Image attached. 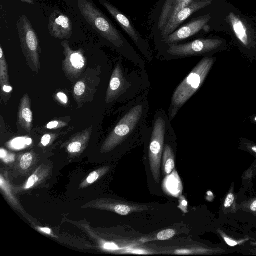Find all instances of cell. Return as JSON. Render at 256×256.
Returning <instances> with one entry per match:
<instances>
[{
    "label": "cell",
    "instance_id": "74e56055",
    "mask_svg": "<svg viewBox=\"0 0 256 256\" xmlns=\"http://www.w3.org/2000/svg\"></svg>",
    "mask_w": 256,
    "mask_h": 256
},
{
    "label": "cell",
    "instance_id": "cb8c5ba5",
    "mask_svg": "<svg viewBox=\"0 0 256 256\" xmlns=\"http://www.w3.org/2000/svg\"><path fill=\"white\" fill-rule=\"evenodd\" d=\"M67 126V124L60 120H52L49 122L46 126V128L48 129H56Z\"/></svg>",
    "mask_w": 256,
    "mask_h": 256
},
{
    "label": "cell",
    "instance_id": "3957f363",
    "mask_svg": "<svg viewBox=\"0 0 256 256\" xmlns=\"http://www.w3.org/2000/svg\"><path fill=\"white\" fill-rule=\"evenodd\" d=\"M216 60L212 56H204L176 88L168 110V116L170 122L201 87Z\"/></svg>",
    "mask_w": 256,
    "mask_h": 256
},
{
    "label": "cell",
    "instance_id": "83f0119b",
    "mask_svg": "<svg viewBox=\"0 0 256 256\" xmlns=\"http://www.w3.org/2000/svg\"><path fill=\"white\" fill-rule=\"evenodd\" d=\"M100 175L96 171L91 172L86 178V182L88 184H92L99 178Z\"/></svg>",
    "mask_w": 256,
    "mask_h": 256
},
{
    "label": "cell",
    "instance_id": "4316f807",
    "mask_svg": "<svg viewBox=\"0 0 256 256\" xmlns=\"http://www.w3.org/2000/svg\"><path fill=\"white\" fill-rule=\"evenodd\" d=\"M56 98L62 104H67L68 102V99L67 96L62 92H58L56 94Z\"/></svg>",
    "mask_w": 256,
    "mask_h": 256
},
{
    "label": "cell",
    "instance_id": "d4e9b609",
    "mask_svg": "<svg viewBox=\"0 0 256 256\" xmlns=\"http://www.w3.org/2000/svg\"><path fill=\"white\" fill-rule=\"evenodd\" d=\"M179 206L178 207L184 213L188 212V202L184 196H180L179 197Z\"/></svg>",
    "mask_w": 256,
    "mask_h": 256
},
{
    "label": "cell",
    "instance_id": "277c9868",
    "mask_svg": "<svg viewBox=\"0 0 256 256\" xmlns=\"http://www.w3.org/2000/svg\"><path fill=\"white\" fill-rule=\"evenodd\" d=\"M168 114L160 108L157 110L150 126H147L150 134L148 158L150 172L154 182L160 180V169L167 133L172 126Z\"/></svg>",
    "mask_w": 256,
    "mask_h": 256
},
{
    "label": "cell",
    "instance_id": "7402d4cb",
    "mask_svg": "<svg viewBox=\"0 0 256 256\" xmlns=\"http://www.w3.org/2000/svg\"><path fill=\"white\" fill-rule=\"evenodd\" d=\"M136 246L120 250V254H154V252L148 250L147 248H135Z\"/></svg>",
    "mask_w": 256,
    "mask_h": 256
},
{
    "label": "cell",
    "instance_id": "ffe728a7",
    "mask_svg": "<svg viewBox=\"0 0 256 256\" xmlns=\"http://www.w3.org/2000/svg\"><path fill=\"white\" fill-rule=\"evenodd\" d=\"M0 84L1 88L4 86H10L8 66L1 46H0Z\"/></svg>",
    "mask_w": 256,
    "mask_h": 256
},
{
    "label": "cell",
    "instance_id": "603a6c76",
    "mask_svg": "<svg viewBox=\"0 0 256 256\" xmlns=\"http://www.w3.org/2000/svg\"><path fill=\"white\" fill-rule=\"evenodd\" d=\"M33 159V156L30 152L24 154L21 158L20 166L22 170H27L30 166Z\"/></svg>",
    "mask_w": 256,
    "mask_h": 256
},
{
    "label": "cell",
    "instance_id": "7a4b0ae2",
    "mask_svg": "<svg viewBox=\"0 0 256 256\" xmlns=\"http://www.w3.org/2000/svg\"><path fill=\"white\" fill-rule=\"evenodd\" d=\"M80 13L88 24L101 36L108 40L123 56L140 68H144L142 60L126 46L128 43L106 15L90 0H78Z\"/></svg>",
    "mask_w": 256,
    "mask_h": 256
},
{
    "label": "cell",
    "instance_id": "d590c367",
    "mask_svg": "<svg viewBox=\"0 0 256 256\" xmlns=\"http://www.w3.org/2000/svg\"><path fill=\"white\" fill-rule=\"evenodd\" d=\"M252 150L256 153V146H253L251 148Z\"/></svg>",
    "mask_w": 256,
    "mask_h": 256
},
{
    "label": "cell",
    "instance_id": "836d02e7",
    "mask_svg": "<svg viewBox=\"0 0 256 256\" xmlns=\"http://www.w3.org/2000/svg\"><path fill=\"white\" fill-rule=\"evenodd\" d=\"M250 210L252 211H256V200L254 201L250 206Z\"/></svg>",
    "mask_w": 256,
    "mask_h": 256
},
{
    "label": "cell",
    "instance_id": "44dd1931",
    "mask_svg": "<svg viewBox=\"0 0 256 256\" xmlns=\"http://www.w3.org/2000/svg\"><path fill=\"white\" fill-rule=\"evenodd\" d=\"M176 231L173 229H166L158 232L154 236L144 237L142 238L139 242L145 243L154 240H165L170 239L176 234Z\"/></svg>",
    "mask_w": 256,
    "mask_h": 256
},
{
    "label": "cell",
    "instance_id": "52a82bcc",
    "mask_svg": "<svg viewBox=\"0 0 256 256\" xmlns=\"http://www.w3.org/2000/svg\"><path fill=\"white\" fill-rule=\"evenodd\" d=\"M226 21L244 52L250 58L256 59V36L248 20L238 14L230 12Z\"/></svg>",
    "mask_w": 256,
    "mask_h": 256
},
{
    "label": "cell",
    "instance_id": "7c38bea8",
    "mask_svg": "<svg viewBox=\"0 0 256 256\" xmlns=\"http://www.w3.org/2000/svg\"><path fill=\"white\" fill-rule=\"evenodd\" d=\"M132 86L126 77L120 62H117L112 73L106 93V102L107 104L114 102L126 92Z\"/></svg>",
    "mask_w": 256,
    "mask_h": 256
},
{
    "label": "cell",
    "instance_id": "6da1fadb",
    "mask_svg": "<svg viewBox=\"0 0 256 256\" xmlns=\"http://www.w3.org/2000/svg\"><path fill=\"white\" fill-rule=\"evenodd\" d=\"M146 92L130 103L111 131L102 148V152H110L129 139L144 134L150 106Z\"/></svg>",
    "mask_w": 256,
    "mask_h": 256
},
{
    "label": "cell",
    "instance_id": "2e32d148",
    "mask_svg": "<svg viewBox=\"0 0 256 256\" xmlns=\"http://www.w3.org/2000/svg\"><path fill=\"white\" fill-rule=\"evenodd\" d=\"M33 116L31 110V101L29 95L22 97L18 110V122L26 132H30L32 128Z\"/></svg>",
    "mask_w": 256,
    "mask_h": 256
},
{
    "label": "cell",
    "instance_id": "5b68a950",
    "mask_svg": "<svg viewBox=\"0 0 256 256\" xmlns=\"http://www.w3.org/2000/svg\"><path fill=\"white\" fill-rule=\"evenodd\" d=\"M224 46V42L216 38H199L184 44H173L166 46L158 54L162 60H170L192 56H210Z\"/></svg>",
    "mask_w": 256,
    "mask_h": 256
},
{
    "label": "cell",
    "instance_id": "d6a6232c",
    "mask_svg": "<svg viewBox=\"0 0 256 256\" xmlns=\"http://www.w3.org/2000/svg\"><path fill=\"white\" fill-rule=\"evenodd\" d=\"M40 230L48 234H50L51 232V230L49 228H40Z\"/></svg>",
    "mask_w": 256,
    "mask_h": 256
},
{
    "label": "cell",
    "instance_id": "d6986e66",
    "mask_svg": "<svg viewBox=\"0 0 256 256\" xmlns=\"http://www.w3.org/2000/svg\"><path fill=\"white\" fill-rule=\"evenodd\" d=\"M165 178L164 186L167 192L170 194L174 196H178L182 190V186L180 179L176 170L174 171L170 175Z\"/></svg>",
    "mask_w": 256,
    "mask_h": 256
},
{
    "label": "cell",
    "instance_id": "f546056e",
    "mask_svg": "<svg viewBox=\"0 0 256 256\" xmlns=\"http://www.w3.org/2000/svg\"><path fill=\"white\" fill-rule=\"evenodd\" d=\"M234 201V196L232 194H229L226 196L224 206L226 208H228L232 206Z\"/></svg>",
    "mask_w": 256,
    "mask_h": 256
},
{
    "label": "cell",
    "instance_id": "4dcf8cb0",
    "mask_svg": "<svg viewBox=\"0 0 256 256\" xmlns=\"http://www.w3.org/2000/svg\"><path fill=\"white\" fill-rule=\"evenodd\" d=\"M224 240L226 242V244L230 246H233L237 244L236 242L234 240H231L228 238H224Z\"/></svg>",
    "mask_w": 256,
    "mask_h": 256
},
{
    "label": "cell",
    "instance_id": "1f68e13d",
    "mask_svg": "<svg viewBox=\"0 0 256 256\" xmlns=\"http://www.w3.org/2000/svg\"><path fill=\"white\" fill-rule=\"evenodd\" d=\"M0 153L1 158L4 159V158H6L7 153L4 150H2V148H1Z\"/></svg>",
    "mask_w": 256,
    "mask_h": 256
},
{
    "label": "cell",
    "instance_id": "8fae6325",
    "mask_svg": "<svg viewBox=\"0 0 256 256\" xmlns=\"http://www.w3.org/2000/svg\"><path fill=\"white\" fill-rule=\"evenodd\" d=\"M211 16L207 14L192 20L162 40V44L166 46L177 44L198 33L210 20Z\"/></svg>",
    "mask_w": 256,
    "mask_h": 256
},
{
    "label": "cell",
    "instance_id": "30bf717a",
    "mask_svg": "<svg viewBox=\"0 0 256 256\" xmlns=\"http://www.w3.org/2000/svg\"><path fill=\"white\" fill-rule=\"evenodd\" d=\"M76 82L73 88V96L78 108L92 101L100 83L99 74L94 69H88Z\"/></svg>",
    "mask_w": 256,
    "mask_h": 256
},
{
    "label": "cell",
    "instance_id": "9c48e42d",
    "mask_svg": "<svg viewBox=\"0 0 256 256\" xmlns=\"http://www.w3.org/2000/svg\"><path fill=\"white\" fill-rule=\"evenodd\" d=\"M61 44L64 55V59L62 62L63 72L70 82H76L84 73L86 66L84 51L82 48L72 50L66 40L62 42Z\"/></svg>",
    "mask_w": 256,
    "mask_h": 256
},
{
    "label": "cell",
    "instance_id": "ac0fdd59",
    "mask_svg": "<svg viewBox=\"0 0 256 256\" xmlns=\"http://www.w3.org/2000/svg\"><path fill=\"white\" fill-rule=\"evenodd\" d=\"M175 167V156L172 146L165 143L162 156V169L165 176L170 174Z\"/></svg>",
    "mask_w": 256,
    "mask_h": 256
},
{
    "label": "cell",
    "instance_id": "5bb4252c",
    "mask_svg": "<svg viewBox=\"0 0 256 256\" xmlns=\"http://www.w3.org/2000/svg\"><path fill=\"white\" fill-rule=\"evenodd\" d=\"M48 29L52 36L60 40L69 38L72 34L71 20L58 10H54L50 15Z\"/></svg>",
    "mask_w": 256,
    "mask_h": 256
},
{
    "label": "cell",
    "instance_id": "8992f818",
    "mask_svg": "<svg viewBox=\"0 0 256 256\" xmlns=\"http://www.w3.org/2000/svg\"><path fill=\"white\" fill-rule=\"evenodd\" d=\"M16 24L20 46L28 64L33 71L38 72L40 70L42 50L38 34L26 15L18 17Z\"/></svg>",
    "mask_w": 256,
    "mask_h": 256
},
{
    "label": "cell",
    "instance_id": "8d00e7d4",
    "mask_svg": "<svg viewBox=\"0 0 256 256\" xmlns=\"http://www.w3.org/2000/svg\"><path fill=\"white\" fill-rule=\"evenodd\" d=\"M253 122L256 123V116L253 118Z\"/></svg>",
    "mask_w": 256,
    "mask_h": 256
},
{
    "label": "cell",
    "instance_id": "4fadbf2b",
    "mask_svg": "<svg viewBox=\"0 0 256 256\" xmlns=\"http://www.w3.org/2000/svg\"><path fill=\"white\" fill-rule=\"evenodd\" d=\"M212 3L211 0H193L186 6L180 10L160 30L162 39L175 31L184 21L194 13L208 6Z\"/></svg>",
    "mask_w": 256,
    "mask_h": 256
},
{
    "label": "cell",
    "instance_id": "e0dca14e",
    "mask_svg": "<svg viewBox=\"0 0 256 256\" xmlns=\"http://www.w3.org/2000/svg\"><path fill=\"white\" fill-rule=\"evenodd\" d=\"M93 128L90 126L74 134L68 141L66 150L70 154H78L84 149L88 142Z\"/></svg>",
    "mask_w": 256,
    "mask_h": 256
},
{
    "label": "cell",
    "instance_id": "ba28073f",
    "mask_svg": "<svg viewBox=\"0 0 256 256\" xmlns=\"http://www.w3.org/2000/svg\"><path fill=\"white\" fill-rule=\"evenodd\" d=\"M98 2L128 35L148 60L151 62L153 56L148 44L141 37L127 16L106 0H98Z\"/></svg>",
    "mask_w": 256,
    "mask_h": 256
},
{
    "label": "cell",
    "instance_id": "e575fe53",
    "mask_svg": "<svg viewBox=\"0 0 256 256\" xmlns=\"http://www.w3.org/2000/svg\"><path fill=\"white\" fill-rule=\"evenodd\" d=\"M23 2H25L30 4H34V0H20Z\"/></svg>",
    "mask_w": 256,
    "mask_h": 256
},
{
    "label": "cell",
    "instance_id": "484cf974",
    "mask_svg": "<svg viewBox=\"0 0 256 256\" xmlns=\"http://www.w3.org/2000/svg\"><path fill=\"white\" fill-rule=\"evenodd\" d=\"M54 136V134H44L41 139V144L44 146H47L51 142L52 139Z\"/></svg>",
    "mask_w": 256,
    "mask_h": 256
},
{
    "label": "cell",
    "instance_id": "f1b7e54d",
    "mask_svg": "<svg viewBox=\"0 0 256 256\" xmlns=\"http://www.w3.org/2000/svg\"><path fill=\"white\" fill-rule=\"evenodd\" d=\"M38 180V177L36 174H33L31 176L26 185V188H29L31 187H32Z\"/></svg>",
    "mask_w": 256,
    "mask_h": 256
},
{
    "label": "cell",
    "instance_id": "9a60e30c",
    "mask_svg": "<svg viewBox=\"0 0 256 256\" xmlns=\"http://www.w3.org/2000/svg\"><path fill=\"white\" fill-rule=\"evenodd\" d=\"M194 0H166L158 22V29L161 30L166 24L180 10Z\"/></svg>",
    "mask_w": 256,
    "mask_h": 256
}]
</instances>
